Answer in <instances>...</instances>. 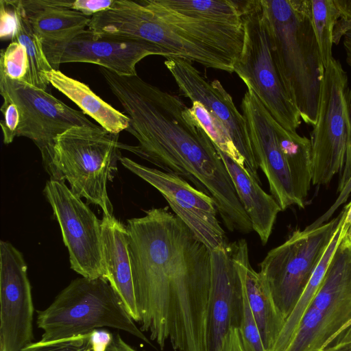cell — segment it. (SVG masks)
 <instances>
[{"label": "cell", "instance_id": "obj_20", "mask_svg": "<svg viewBox=\"0 0 351 351\" xmlns=\"http://www.w3.org/2000/svg\"><path fill=\"white\" fill-rule=\"evenodd\" d=\"M228 171L238 198L263 245L267 244L277 215L282 211L272 195L267 194L247 170L217 147Z\"/></svg>", "mask_w": 351, "mask_h": 351}, {"label": "cell", "instance_id": "obj_37", "mask_svg": "<svg viewBox=\"0 0 351 351\" xmlns=\"http://www.w3.org/2000/svg\"><path fill=\"white\" fill-rule=\"evenodd\" d=\"M220 351H245L238 328L231 327L228 330L223 339Z\"/></svg>", "mask_w": 351, "mask_h": 351}, {"label": "cell", "instance_id": "obj_29", "mask_svg": "<svg viewBox=\"0 0 351 351\" xmlns=\"http://www.w3.org/2000/svg\"><path fill=\"white\" fill-rule=\"evenodd\" d=\"M0 74L8 78L30 84L29 66L25 47L16 41H11L1 50Z\"/></svg>", "mask_w": 351, "mask_h": 351}, {"label": "cell", "instance_id": "obj_2", "mask_svg": "<svg viewBox=\"0 0 351 351\" xmlns=\"http://www.w3.org/2000/svg\"><path fill=\"white\" fill-rule=\"evenodd\" d=\"M99 71L129 117L126 129L136 145L126 149L166 172L180 176L209 195L228 218L242 205L217 147L178 96L146 82L138 75Z\"/></svg>", "mask_w": 351, "mask_h": 351}, {"label": "cell", "instance_id": "obj_3", "mask_svg": "<svg viewBox=\"0 0 351 351\" xmlns=\"http://www.w3.org/2000/svg\"><path fill=\"white\" fill-rule=\"evenodd\" d=\"M88 29L146 40L169 51L175 58L229 73H234L244 38L243 24L189 16L160 0H114L110 8L91 16Z\"/></svg>", "mask_w": 351, "mask_h": 351}, {"label": "cell", "instance_id": "obj_15", "mask_svg": "<svg viewBox=\"0 0 351 351\" xmlns=\"http://www.w3.org/2000/svg\"><path fill=\"white\" fill-rule=\"evenodd\" d=\"M34 307L27 266L22 253L0 241V346L21 351L33 343Z\"/></svg>", "mask_w": 351, "mask_h": 351}, {"label": "cell", "instance_id": "obj_30", "mask_svg": "<svg viewBox=\"0 0 351 351\" xmlns=\"http://www.w3.org/2000/svg\"><path fill=\"white\" fill-rule=\"evenodd\" d=\"M243 309L239 330L243 348L245 351H267L250 309L243 285Z\"/></svg>", "mask_w": 351, "mask_h": 351}, {"label": "cell", "instance_id": "obj_28", "mask_svg": "<svg viewBox=\"0 0 351 351\" xmlns=\"http://www.w3.org/2000/svg\"><path fill=\"white\" fill-rule=\"evenodd\" d=\"M190 111L215 146L245 168V160L226 128L198 101L192 102Z\"/></svg>", "mask_w": 351, "mask_h": 351}, {"label": "cell", "instance_id": "obj_4", "mask_svg": "<svg viewBox=\"0 0 351 351\" xmlns=\"http://www.w3.org/2000/svg\"><path fill=\"white\" fill-rule=\"evenodd\" d=\"M272 56L302 121H317L324 66L312 22L311 0H263Z\"/></svg>", "mask_w": 351, "mask_h": 351}, {"label": "cell", "instance_id": "obj_43", "mask_svg": "<svg viewBox=\"0 0 351 351\" xmlns=\"http://www.w3.org/2000/svg\"><path fill=\"white\" fill-rule=\"evenodd\" d=\"M345 223L348 228L347 234L351 237V202L349 203L348 210L345 218Z\"/></svg>", "mask_w": 351, "mask_h": 351}, {"label": "cell", "instance_id": "obj_26", "mask_svg": "<svg viewBox=\"0 0 351 351\" xmlns=\"http://www.w3.org/2000/svg\"><path fill=\"white\" fill-rule=\"evenodd\" d=\"M181 14L209 21L242 25V1L232 0H160Z\"/></svg>", "mask_w": 351, "mask_h": 351}, {"label": "cell", "instance_id": "obj_40", "mask_svg": "<svg viewBox=\"0 0 351 351\" xmlns=\"http://www.w3.org/2000/svg\"><path fill=\"white\" fill-rule=\"evenodd\" d=\"M109 347L113 351H138L126 343L119 334L114 336Z\"/></svg>", "mask_w": 351, "mask_h": 351}, {"label": "cell", "instance_id": "obj_13", "mask_svg": "<svg viewBox=\"0 0 351 351\" xmlns=\"http://www.w3.org/2000/svg\"><path fill=\"white\" fill-rule=\"evenodd\" d=\"M125 168L156 188L193 234L211 251L228 243L213 199L174 173L148 167L122 156Z\"/></svg>", "mask_w": 351, "mask_h": 351}, {"label": "cell", "instance_id": "obj_14", "mask_svg": "<svg viewBox=\"0 0 351 351\" xmlns=\"http://www.w3.org/2000/svg\"><path fill=\"white\" fill-rule=\"evenodd\" d=\"M180 93L191 102L198 101L228 130L237 150L245 160V169L259 184L258 165L252 149L246 121L236 107L232 96L218 80L210 81L192 63L178 58L164 62Z\"/></svg>", "mask_w": 351, "mask_h": 351}, {"label": "cell", "instance_id": "obj_8", "mask_svg": "<svg viewBox=\"0 0 351 351\" xmlns=\"http://www.w3.org/2000/svg\"><path fill=\"white\" fill-rule=\"evenodd\" d=\"M244 38L234 73L282 127L296 132L300 114L290 99L274 62L263 0L242 1Z\"/></svg>", "mask_w": 351, "mask_h": 351}, {"label": "cell", "instance_id": "obj_17", "mask_svg": "<svg viewBox=\"0 0 351 351\" xmlns=\"http://www.w3.org/2000/svg\"><path fill=\"white\" fill-rule=\"evenodd\" d=\"M210 261L206 351H220L228 330L239 327L243 290L229 243L211 250Z\"/></svg>", "mask_w": 351, "mask_h": 351}, {"label": "cell", "instance_id": "obj_32", "mask_svg": "<svg viewBox=\"0 0 351 351\" xmlns=\"http://www.w3.org/2000/svg\"><path fill=\"white\" fill-rule=\"evenodd\" d=\"M3 102L1 111L3 114V119L0 124L3 132V143L10 144L16 137L17 129L20 123V111L16 104L8 96L1 95Z\"/></svg>", "mask_w": 351, "mask_h": 351}, {"label": "cell", "instance_id": "obj_25", "mask_svg": "<svg viewBox=\"0 0 351 351\" xmlns=\"http://www.w3.org/2000/svg\"><path fill=\"white\" fill-rule=\"evenodd\" d=\"M17 25L11 41L23 45L27 52L29 66L30 85L47 90L49 83L46 73L52 70L43 51L40 37L33 30L23 13L20 0H12Z\"/></svg>", "mask_w": 351, "mask_h": 351}, {"label": "cell", "instance_id": "obj_18", "mask_svg": "<svg viewBox=\"0 0 351 351\" xmlns=\"http://www.w3.org/2000/svg\"><path fill=\"white\" fill-rule=\"evenodd\" d=\"M230 246L263 345L267 351H270L285 325V318L267 285L259 272L252 268L246 241L240 239L230 243Z\"/></svg>", "mask_w": 351, "mask_h": 351}, {"label": "cell", "instance_id": "obj_31", "mask_svg": "<svg viewBox=\"0 0 351 351\" xmlns=\"http://www.w3.org/2000/svg\"><path fill=\"white\" fill-rule=\"evenodd\" d=\"M89 333L48 342H33L21 351H95Z\"/></svg>", "mask_w": 351, "mask_h": 351}, {"label": "cell", "instance_id": "obj_21", "mask_svg": "<svg viewBox=\"0 0 351 351\" xmlns=\"http://www.w3.org/2000/svg\"><path fill=\"white\" fill-rule=\"evenodd\" d=\"M40 40H61L88 27L91 17L65 6V0H20Z\"/></svg>", "mask_w": 351, "mask_h": 351}, {"label": "cell", "instance_id": "obj_35", "mask_svg": "<svg viewBox=\"0 0 351 351\" xmlns=\"http://www.w3.org/2000/svg\"><path fill=\"white\" fill-rule=\"evenodd\" d=\"M351 193V176L347 182L345 184L342 190L336 199L334 204L320 217H319L315 221L306 226L305 230H311L317 228L324 223H326L332 216L336 210L343 204H344Z\"/></svg>", "mask_w": 351, "mask_h": 351}, {"label": "cell", "instance_id": "obj_27", "mask_svg": "<svg viewBox=\"0 0 351 351\" xmlns=\"http://www.w3.org/2000/svg\"><path fill=\"white\" fill-rule=\"evenodd\" d=\"M312 22L324 66L332 60L333 32L340 19L334 0H311Z\"/></svg>", "mask_w": 351, "mask_h": 351}, {"label": "cell", "instance_id": "obj_42", "mask_svg": "<svg viewBox=\"0 0 351 351\" xmlns=\"http://www.w3.org/2000/svg\"><path fill=\"white\" fill-rule=\"evenodd\" d=\"M321 351H351V343L336 346H328Z\"/></svg>", "mask_w": 351, "mask_h": 351}, {"label": "cell", "instance_id": "obj_12", "mask_svg": "<svg viewBox=\"0 0 351 351\" xmlns=\"http://www.w3.org/2000/svg\"><path fill=\"white\" fill-rule=\"evenodd\" d=\"M44 194L59 223L71 268L84 278H105L101 220L64 181L49 179Z\"/></svg>", "mask_w": 351, "mask_h": 351}, {"label": "cell", "instance_id": "obj_16", "mask_svg": "<svg viewBox=\"0 0 351 351\" xmlns=\"http://www.w3.org/2000/svg\"><path fill=\"white\" fill-rule=\"evenodd\" d=\"M241 107L256 162L267 178L271 195L282 210L292 205L298 206L276 132L275 119L250 90L245 92Z\"/></svg>", "mask_w": 351, "mask_h": 351}, {"label": "cell", "instance_id": "obj_6", "mask_svg": "<svg viewBox=\"0 0 351 351\" xmlns=\"http://www.w3.org/2000/svg\"><path fill=\"white\" fill-rule=\"evenodd\" d=\"M120 144L119 134L100 125L73 127L54 140L50 179L67 181L73 193L112 216L107 183L117 173Z\"/></svg>", "mask_w": 351, "mask_h": 351}, {"label": "cell", "instance_id": "obj_5", "mask_svg": "<svg viewBox=\"0 0 351 351\" xmlns=\"http://www.w3.org/2000/svg\"><path fill=\"white\" fill-rule=\"evenodd\" d=\"M41 342L88 334L106 327L123 330L152 346L104 278L72 280L45 309L37 311Z\"/></svg>", "mask_w": 351, "mask_h": 351}, {"label": "cell", "instance_id": "obj_36", "mask_svg": "<svg viewBox=\"0 0 351 351\" xmlns=\"http://www.w3.org/2000/svg\"><path fill=\"white\" fill-rule=\"evenodd\" d=\"M89 337L95 351H106L114 339L112 334L104 328L93 330Z\"/></svg>", "mask_w": 351, "mask_h": 351}, {"label": "cell", "instance_id": "obj_11", "mask_svg": "<svg viewBox=\"0 0 351 351\" xmlns=\"http://www.w3.org/2000/svg\"><path fill=\"white\" fill-rule=\"evenodd\" d=\"M0 93L18 106L16 136L29 138L39 149L43 167L51 176V154L55 138L75 126H95L86 114L66 105L47 90L0 74Z\"/></svg>", "mask_w": 351, "mask_h": 351}, {"label": "cell", "instance_id": "obj_10", "mask_svg": "<svg viewBox=\"0 0 351 351\" xmlns=\"http://www.w3.org/2000/svg\"><path fill=\"white\" fill-rule=\"evenodd\" d=\"M45 55L53 69L67 62L99 65L123 76L136 75V66L149 56L175 58L169 51L150 42L96 34L84 29L61 40H42Z\"/></svg>", "mask_w": 351, "mask_h": 351}, {"label": "cell", "instance_id": "obj_34", "mask_svg": "<svg viewBox=\"0 0 351 351\" xmlns=\"http://www.w3.org/2000/svg\"><path fill=\"white\" fill-rule=\"evenodd\" d=\"M114 0H66V6L91 17L110 8Z\"/></svg>", "mask_w": 351, "mask_h": 351}, {"label": "cell", "instance_id": "obj_1", "mask_svg": "<svg viewBox=\"0 0 351 351\" xmlns=\"http://www.w3.org/2000/svg\"><path fill=\"white\" fill-rule=\"evenodd\" d=\"M125 226L141 330L161 350L206 351L210 250L167 208Z\"/></svg>", "mask_w": 351, "mask_h": 351}, {"label": "cell", "instance_id": "obj_7", "mask_svg": "<svg viewBox=\"0 0 351 351\" xmlns=\"http://www.w3.org/2000/svg\"><path fill=\"white\" fill-rule=\"evenodd\" d=\"M313 185L341 174L337 192L351 176V86L341 62L332 58L322 79L317 121L310 133Z\"/></svg>", "mask_w": 351, "mask_h": 351}, {"label": "cell", "instance_id": "obj_24", "mask_svg": "<svg viewBox=\"0 0 351 351\" xmlns=\"http://www.w3.org/2000/svg\"><path fill=\"white\" fill-rule=\"evenodd\" d=\"M348 207L349 205L348 204L341 210V216L339 224L328 247L313 273L295 307L285 320V325L275 343V347L278 350H282L287 347L297 330L303 315L310 306L320 287L332 254L341 239L348 230L345 224V218Z\"/></svg>", "mask_w": 351, "mask_h": 351}, {"label": "cell", "instance_id": "obj_9", "mask_svg": "<svg viewBox=\"0 0 351 351\" xmlns=\"http://www.w3.org/2000/svg\"><path fill=\"white\" fill-rule=\"evenodd\" d=\"M341 213L311 230L293 232L271 250L260 263V271L273 299L286 319L302 294L337 230Z\"/></svg>", "mask_w": 351, "mask_h": 351}, {"label": "cell", "instance_id": "obj_19", "mask_svg": "<svg viewBox=\"0 0 351 351\" xmlns=\"http://www.w3.org/2000/svg\"><path fill=\"white\" fill-rule=\"evenodd\" d=\"M128 239L125 226L113 215L103 217L101 241L105 279L119 295L133 320L138 323Z\"/></svg>", "mask_w": 351, "mask_h": 351}, {"label": "cell", "instance_id": "obj_38", "mask_svg": "<svg viewBox=\"0 0 351 351\" xmlns=\"http://www.w3.org/2000/svg\"><path fill=\"white\" fill-rule=\"evenodd\" d=\"M348 343H351V322L337 332L326 347Z\"/></svg>", "mask_w": 351, "mask_h": 351}, {"label": "cell", "instance_id": "obj_41", "mask_svg": "<svg viewBox=\"0 0 351 351\" xmlns=\"http://www.w3.org/2000/svg\"><path fill=\"white\" fill-rule=\"evenodd\" d=\"M343 45L346 53V60L351 68V29L343 36Z\"/></svg>", "mask_w": 351, "mask_h": 351}, {"label": "cell", "instance_id": "obj_22", "mask_svg": "<svg viewBox=\"0 0 351 351\" xmlns=\"http://www.w3.org/2000/svg\"><path fill=\"white\" fill-rule=\"evenodd\" d=\"M52 86L78 106L105 130L114 134L126 130L130 119L97 95L88 85L71 78L59 70L46 73Z\"/></svg>", "mask_w": 351, "mask_h": 351}, {"label": "cell", "instance_id": "obj_23", "mask_svg": "<svg viewBox=\"0 0 351 351\" xmlns=\"http://www.w3.org/2000/svg\"><path fill=\"white\" fill-rule=\"evenodd\" d=\"M274 127L285 157L298 207L304 208L313 179V158L310 138L292 132L277 121Z\"/></svg>", "mask_w": 351, "mask_h": 351}, {"label": "cell", "instance_id": "obj_44", "mask_svg": "<svg viewBox=\"0 0 351 351\" xmlns=\"http://www.w3.org/2000/svg\"><path fill=\"white\" fill-rule=\"evenodd\" d=\"M0 351H5V349L1 346H0Z\"/></svg>", "mask_w": 351, "mask_h": 351}, {"label": "cell", "instance_id": "obj_33", "mask_svg": "<svg viewBox=\"0 0 351 351\" xmlns=\"http://www.w3.org/2000/svg\"><path fill=\"white\" fill-rule=\"evenodd\" d=\"M0 38L2 40H12L17 25L12 0L0 1Z\"/></svg>", "mask_w": 351, "mask_h": 351}, {"label": "cell", "instance_id": "obj_39", "mask_svg": "<svg viewBox=\"0 0 351 351\" xmlns=\"http://www.w3.org/2000/svg\"><path fill=\"white\" fill-rule=\"evenodd\" d=\"M351 29V19L346 21L339 20L333 32V44L338 45L344 34Z\"/></svg>", "mask_w": 351, "mask_h": 351}]
</instances>
